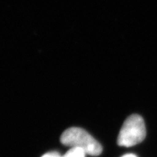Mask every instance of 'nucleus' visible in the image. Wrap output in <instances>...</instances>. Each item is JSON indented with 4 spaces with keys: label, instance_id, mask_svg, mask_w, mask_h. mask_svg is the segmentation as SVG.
Returning a JSON list of instances; mask_svg holds the SVG:
<instances>
[{
    "label": "nucleus",
    "instance_id": "nucleus-5",
    "mask_svg": "<svg viewBox=\"0 0 157 157\" xmlns=\"http://www.w3.org/2000/svg\"><path fill=\"white\" fill-rule=\"evenodd\" d=\"M121 157H137V156H135V154H126V155H124V156H121Z\"/></svg>",
    "mask_w": 157,
    "mask_h": 157
},
{
    "label": "nucleus",
    "instance_id": "nucleus-1",
    "mask_svg": "<svg viewBox=\"0 0 157 157\" xmlns=\"http://www.w3.org/2000/svg\"><path fill=\"white\" fill-rule=\"evenodd\" d=\"M63 145L71 148H81L90 156H98L103 148L99 143L85 130L78 127H71L66 129L60 137Z\"/></svg>",
    "mask_w": 157,
    "mask_h": 157
},
{
    "label": "nucleus",
    "instance_id": "nucleus-3",
    "mask_svg": "<svg viewBox=\"0 0 157 157\" xmlns=\"http://www.w3.org/2000/svg\"><path fill=\"white\" fill-rule=\"evenodd\" d=\"M86 153L81 148H71L63 156L60 157H85Z\"/></svg>",
    "mask_w": 157,
    "mask_h": 157
},
{
    "label": "nucleus",
    "instance_id": "nucleus-4",
    "mask_svg": "<svg viewBox=\"0 0 157 157\" xmlns=\"http://www.w3.org/2000/svg\"><path fill=\"white\" fill-rule=\"evenodd\" d=\"M60 154H58V152H50L48 153V154H44V156H42V157H60Z\"/></svg>",
    "mask_w": 157,
    "mask_h": 157
},
{
    "label": "nucleus",
    "instance_id": "nucleus-2",
    "mask_svg": "<svg viewBox=\"0 0 157 157\" xmlns=\"http://www.w3.org/2000/svg\"><path fill=\"white\" fill-rule=\"evenodd\" d=\"M146 135V125L142 117L132 114L127 118L121 127L118 136V144L125 147L135 146L142 142Z\"/></svg>",
    "mask_w": 157,
    "mask_h": 157
}]
</instances>
